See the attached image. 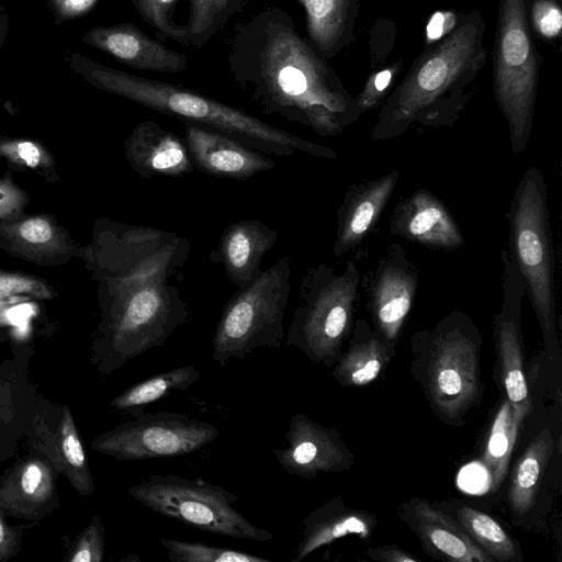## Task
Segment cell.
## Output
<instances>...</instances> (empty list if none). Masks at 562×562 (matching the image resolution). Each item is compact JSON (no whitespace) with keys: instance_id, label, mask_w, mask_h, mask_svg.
Wrapping results in <instances>:
<instances>
[{"instance_id":"6da1fadb","label":"cell","mask_w":562,"mask_h":562,"mask_svg":"<svg viewBox=\"0 0 562 562\" xmlns=\"http://www.w3.org/2000/svg\"><path fill=\"white\" fill-rule=\"evenodd\" d=\"M227 66L233 83L263 114L322 137L338 136L361 116L355 97L282 8L266 7L234 25Z\"/></svg>"},{"instance_id":"7a4b0ae2","label":"cell","mask_w":562,"mask_h":562,"mask_svg":"<svg viewBox=\"0 0 562 562\" xmlns=\"http://www.w3.org/2000/svg\"><path fill=\"white\" fill-rule=\"evenodd\" d=\"M485 21L476 9L424 50L385 97L371 133L373 142L398 137L409 127L452 126L474 94L483 69Z\"/></svg>"},{"instance_id":"3957f363","label":"cell","mask_w":562,"mask_h":562,"mask_svg":"<svg viewBox=\"0 0 562 562\" xmlns=\"http://www.w3.org/2000/svg\"><path fill=\"white\" fill-rule=\"evenodd\" d=\"M70 69L95 88L159 113L226 134L267 155L293 157L297 153L334 159V149L304 139L180 85L115 69L79 53H69Z\"/></svg>"},{"instance_id":"277c9868","label":"cell","mask_w":562,"mask_h":562,"mask_svg":"<svg viewBox=\"0 0 562 562\" xmlns=\"http://www.w3.org/2000/svg\"><path fill=\"white\" fill-rule=\"evenodd\" d=\"M359 285L360 272L353 260L341 271L324 262L307 268L299 285L286 346L315 362L330 364L350 331Z\"/></svg>"},{"instance_id":"5b68a950","label":"cell","mask_w":562,"mask_h":562,"mask_svg":"<svg viewBox=\"0 0 562 562\" xmlns=\"http://www.w3.org/2000/svg\"><path fill=\"white\" fill-rule=\"evenodd\" d=\"M540 72L528 0H499L493 53V91L508 125L515 155L527 146Z\"/></svg>"},{"instance_id":"8992f818","label":"cell","mask_w":562,"mask_h":562,"mask_svg":"<svg viewBox=\"0 0 562 562\" xmlns=\"http://www.w3.org/2000/svg\"><path fill=\"white\" fill-rule=\"evenodd\" d=\"M291 258L283 256L226 302L212 338V359L224 368L255 349H279L291 290Z\"/></svg>"},{"instance_id":"52a82bcc","label":"cell","mask_w":562,"mask_h":562,"mask_svg":"<svg viewBox=\"0 0 562 562\" xmlns=\"http://www.w3.org/2000/svg\"><path fill=\"white\" fill-rule=\"evenodd\" d=\"M509 254L519 270L546 339L554 335L555 284L547 182L537 167L519 181L509 212Z\"/></svg>"},{"instance_id":"ba28073f","label":"cell","mask_w":562,"mask_h":562,"mask_svg":"<svg viewBox=\"0 0 562 562\" xmlns=\"http://www.w3.org/2000/svg\"><path fill=\"white\" fill-rule=\"evenodd\" d=\"M127 492L150 510L206 532L257 542L274 539L233 506L237 494L201 479L150 474Z\"/></svg>"},{"instance_id":"9c48e42d","label":"cell","mask_w":562,"mask_h":562,"mask_svg":"<svg viewBox=\"0 0 562 562\" xmlns=\"http://www.w3.org/2000/svg\"><path fill=\"white\" fill-rule=\"evenodd\" d=\"M189 316L180 290L169 282L144 285L115 297L102 342V367L111 372L149 349L162 347Z\"/></svg>"},{"instance_id":"30bf717a","label":"cell","mask_w":562,"mask_h":562,"mask_svg":"<svg viewBox=\"0 0 562 562\" xmlns=\"http://www.w3.org/2000/svg\"><path fill=\"white\" fill-rule=\"evenodd\" d=\"M220 429L178 412H139L97 436L91 448L117 460L177 458L216 440Z\"/></svg>"},{"instance_id":"8fae6325","label":"cell","mask_w":562,"mask_h":562,"mask_svg":"<svg viewBox=\"0 0 562 562\" xmlns=\"http://www.w3.org/2000/svg\"><path fill=\"white\" fill-rule=\"evenodd\" d=\"M477 353L474 341L452 328L435 344L429 367V389L439 409L449 417L465 412L479 390Z\"/></svg>"},{"instance_id":"7c38bea8","label":"cell","mask_w":562,"mask_h":562,"mask_svg":"<svg viewBox=\"0 0 562 562\" xmlns=\"http://www.w3.org/2000/svg\"><path fill=\"white\" fill-rule=\"evenodd\" d=\"M417 283L415 265L400 244L392 243L379 259L367 285L374 323L389 341L397 338L412 310Z\"/></svg>"},{"instance_id":"4fadbf2b","label":"cell","mask_w":562,"mask_h":562,"mask_svg":"<svg viewBox=\"0 0 562 562\" xmlns=\"http://www.w3.org/2000/svg\"><path fill=\"white\" fill-rule=\"evenodd\" d=\"M288 445L272 453L281 468L292 476L314 479L321 473L350 469L352 454L329 429L303 413L294 414L285 434Z\"/></svg>"},{"instance_id":"5bb4252c","label":"cell","mask_w":562,"mask_h":562,"mask_svg":"<svg viewBox=\"0 0 562 562\" xmlns=\"http://www.w3.org/2000/svg\"><path fill=\"white\" fill-rule=\"evenodd\" d=\"M184 126V139L194 168L205 175L247 180L260 172L276 168V162L257 149L217 131L189 121Z\"/></svg>"},{"instance_id":"9a60e30c","label":"cell","mask_w":562,"mask_h":562,"mask_svg":"<svg viewBox=\"0 0 562 562\" xmlns=\"http://www.w3.org/2000/svg\"><path fill=\"white\" fill-rule=\"evenodd\" d=\"M82 41L135 70L180 74L189 64L187 55L168 48L132 22L95 26Z\"/></svg>"},{"instance_id":"2e32d148","label":"cell","mask_w":562,"mask_h":562,"mask_svg":"<svg viewBox=\"0 0 562 562\" xmlns=\"http://www.w3.org/2000/svg\"><path fill=\"white\" fill-rule=\"evenodd\" d=\"M390 232L411 243L438 249H456L464 238L446 205L430 191L420 189L395 206Z\"/></svg>"},{"instance_id":"e0dca14e","label":"cell","mask_w":562,"mask_h":562,"mask_svg":"<svg viewBox=\"0 0 562 562\" xmlns=\"http://www.w3.org/2000/svg\"><path fill=\"white\" fill-rule=\"evenodd\" d=\"M279 232L258 220L229 224L210 254L213 263L222 265L229 282L245 289L262 273L263 256L278 243Z\"/></svg>"},{"instance_id":"ac0fdd59","label":"cell","mask_w":562,"mask_h":562,"mask_svg":"<svg viewBox=\"0 0 562 562\" xmlns=\"http://www.w3.org/2000/svg\"><path fill=\"white\" fill-rule=\"evenodd\" d=\"M400 179L394 170L349 188L337 213L333 254L340 258L357 247L378 224Z\"/></svg>"},{"instance_id":"d6986e66","label":"cell","mask_w":562,"mask_h":562,"mask_svg":"<svg viewBox=\"0 0 562 562\" xmlns=\"http://www.w3.org/2000/svg\"><path fill=\"white\" fill-rule=\"evenodd\" d=\"M403 519L418 537L423 548L436 559L453 562H493L465 531L427 502L412 498L401 509Z\"/></svg>"},{"instance_id":"ffe728a7","label":"cell","mask_w":562,"mask_h":562,"mask_svg":"<svg viewBox=\"0 0 562 562\" xmlns=\"http://www.w3.org/2000/svg\"><path fill=\"white\" fill-rule=\"evenodd\" d=\"M131 168L142 178L182 177L194 170L184 137L153 121L138 123L125 144Z\"/></svg>"},{"instance_id":"44dd1931","label":"cell","mask_w":562,"mask_h":562,"mask_svg":"<svg viewBox=\"0 0 562 562\" xmlns=\"http://www.w3.org/2000/svg\"><path fill=\"white\" fill-rule=\"evenodd\" d=\"M376 526V517L369 512L347 506L341 498H333L303 518L302 538L292 558L301 562L321 547L356 535L369 540Z\"/></svg>"},{"instance_id":"7402d4cb","label":"cell","mask_w":562,"mask_h":562,"mask_svg":"<svg viewBox=\"0 0 562 562\" xmlns=\"http://www.w3.org/2000/svg\"><path fill=\"white\" fill-rule=\"evenodd\" d=\"M55 473L47 460L29 458L19 463L0 486V509L36 520L44 516L56 491Z\"/></svg>"},{"instance_id":"603a6c76","label":"cell","mask_w":562,"mask_h":562,"mask_svg":"<svg viewBox=\"0 0 562 562\" xmlns=\"http://www.w3.org/2000/svg\"><path fill=\"white\" fill-rule=\"evenodd\" d=\"M305 11L306 38L326 60L353 43L359 0H297Z\"/></svg>"},{"instance_id":"cb8c5ba5","label":"cell","mask_w":562,"mask_h":562,"mask_svg":"<svg viewBox=\"0 0 562 562\" xmlns=\"http://www.w3.org/2000/svg\"><path fill=\"white\" fill-rule=\"evenodd\" d=\"M554 441L549 430H541L516 462L508 488V501L518 515L528 513L535 505L540 477L544 471Z\"/></svg>"},{"instance_id":"d4e9b609","label":"cell","mask_w":562,"mask_h":562,"mask_svg":"<svg viewBox=\"0 0 562 562\" xmlns=\"http://www.w3.org/2000/svg\"><path fill=\"white\" fill-rule=\"evenodd\" d=\"M54 467L64 473L74 488L83 496L94 492L88 467L71 412L65 407L57 431L50 436L48 446Z\"/></svg>"},{"instance_id":"484cf974","label":"cell","mask_w":562,"mask_h":562,"mask_svg":"<svg viewBox=\"0 0 562 562\" xmlns=\"http://www.w3.org/2000/svg\"><path fill=\"white\" fill-rule=\"evenodd\" d=\"M200 378L201 372L194 364L170 369L131 385L112 400L111 406L135 415L172 392L188 390Z\"/></svg>"},{"instance_id":"4316f807","label":"cell","mask_w":562,"mask_h":562,"mask_svg":"<svg viewBox=\"0 0 562 562\" xmlns=\"http://www.w3.org/2000/svg\"><path fill=\"white\" fill-rule=\"evenodd\" d=\"M189 16L186 24L189 46L204 47L250 0H187Z\"/></svg>"},{"instance_id":"83f0119b","label":"cell","mask_w":562,"mask_h":562,"mask_svg":"<svg viewBox=\"0 0 562 562\" xmlns=\"http://www.w3.org/2000/svg\"><path fill=\"white\" fill-rule=\"evenodd\" d=\"M520 425L514 416L510 403L505 400L494 417L482 457L491 473L494 490L506 476Z\"/></svg>"},{"instance_id":"f1b7e54d","label":"cell","mask_w":562,"mask_h":562,"mask_svg":"<svg viewBox=\"0 0 562 562\" xmlns=\"http://www.w3.org/2000/svg\"><path fill=\"white\" fill-rule=\"evenodd\" d=\"M387 361V347L378 338H371L350 347L333 374L342 385L364 386L379 376Z\"/></svg>"},{"instance_id":"f546056e","label":"cell","mask_w":562,"mask_h":562,"mask_svg":"<svg viewBox=\"0 0 562 562\" xmlns=\"http://www.w3.org/2000/svg\"><path fill=\"white\" fill-rule=\"evenodd\" d=\"M458 520L470 537L494 560L509 561L518 555L516 542L485 513L462 506L458 510Z\"/></svg>"},{"instance_id":"4dcf8cb0","label":"cell","mask_w":562,"mask_h":562,"mask_svg":"<svg viewBox=\"0 0 562 562\" xmlns=\"http://www.w3.org/2000/svg\"><path fill=\"white\" fill-rule=\"evenodd\" d=\"M160 543L172 562H271L254 553L199 541L160 538Z\"/></svg>"},{"instance_id":"1f68e13d","label":"cell","mask_w":562,"mask_h":562,"mask_svg":"<svg viewBox=\"0 0 562 562\" xmlns=\"http://www.w3.org/2000/svg\"><path fill=\"white\" fill-rule=\"evenodd\" d=\"M181 0H131L142 20L156 32L158 41L171 40L189 46L186 25L175 19V10Z\"/></svg>"},{"instance_id":"d6a6232c","label":"cell","mask_w":562,"mask_h":562,"mask_svg":"<svg viewBox=\"0 0 562 562\" xmlns=\"http://www.w3.org/2000/svg\"><path fill=\"white\" fill-rule=\"evenodd\" d=\"M530 27L543 40L554 41L562 32L561 0H528Z\"/></svg>"},{"instance_id":"836d02e7","label":"cell","mask_w":562,"mask_h":562,"mask_svg":"<svg viewBox=\"0 0 562 562\" xmlns=\"http://www.w3.org/2000/svg\"><path fill=\"white\" fill-rule=\"evenodd\" d=\"M401 69L402 61H395L368 77L359 95L355 97L361 115L376 108L385 99L387 90Z\"/></svg>"},{"instance_id":"e575fe53","label":"cell","mask_w":562,"mask_h":562,"mask_svg":"<svg viewBox=\"0 0 562 562\" xmlns=\"http://www.w3.org/2000/svg\"><path fill=\"white\" fill-rule=\"evenodd\" d=\"M104 559V530L101 519L94 516L89 526L78 535L68 561L102 562Z\"/></svg>"},{"instance_id":"d590c367","label":"cell","mask_w":562,"mask_h":562,"mask_svg":"<svg viewBox=\"0 0 562 562\" xmlns=\"http://www.w3.org/2000/svg\"><path fill=\"white\" fill-rule=\"evenodd\" d=\"M461 16V13L451 10L435 12L426 25L424 47L446 37L457 26Z\"/></svg>"},{"instance_id":"8d00e7d4","label":"cell","mask_w":562,"mask_h":562,"mask_svg":"<svg viewBox=\"0 0 562 562\" xmlns=\"http://www.w3.org/2000/svg\"><path fill=\"white\" fill-rule=\"evenodd\" d=\"M98 2L99 0H47L56 24L86 15Z\"/></svg>"},{"instance_id":"74e56055","label":"cell","mask_w":562,"mask_h":562,"mask_svg":"<svg viewBox=\"0 0 562 562\" xmlns=\"http://www.w3.org/2000/svg\"><path fill=\"white\" fill-rule=\"evenodd\" d=\"M367 555L381 562H418L419 559L396 546L373 547L367 551Z\"/></svg>"},{"instance_id":"f35d334b","label":"cell","mask_w":562,"mask_h":562,"mask_svg":"<svg viewBox=\"0 0 562 562\" xmlns=\"http://www.w3.org/2000/svg\"><path fill=\"white\" fill-rule=\"evenodd\" d=\"M21 236L30 243H45L52 237L49 224L41 218H32L24 222L20 227Z\"/></svg>"},{"instance_id":"ab89813d","label":"cell","mask_w":562,"mask_h":562,"mask_svg":"<svg viewBox=\"0 0 562 562\" xmlns=\"http://www.w3.org/2000/svg\"><path fill=\"white\" fill-rule=\"evenodd\" d=\"M16 547V533L5 524L0 510V562L11 558Z\"/></svg>"},{"instance_id":"60d3db41","label":"cell","mask_w":562,"mask_h":562,"mask_svg":"<svg viewBox=\"0 0 562 562\" xmlns=\"http://www.w3.org/2000/svg\"><path fill=\"white\" fill-rule=\"evenodd\" d=\"M19 156L30 167H35L40 161L38 148L32 143H21L18 147Z\"/></svg>"},{"instance_id":"b9f144b4","label":"cell","mask_w":562,"mask_h":562,"mask_svg":"<svg viewBox=\"0 0 562 562\" xmlns=\"http://www.w3.org/2000/svg\"><path fill=\"white\" fill-rule=\"evenodd\" d=\"M10 29V18L5 8L0 3V52L8 37Z\"/></svg>"},{"instance_id":"7bdbcfd3","label":"cell","mask_w":562,"mask_h":562,"mask_svg":"<svg viewBox=\"0 0 562 562\" xmlns=\"http://www.w3.org/2000/svg\"><path fill=\"white\" fill-rule=\"evenodd\" d=\"M32 310L29 305L22 304L14 306L9 311V317L12 321H21L26 318L31 314Z\"/></svg>"}]
</instances>
